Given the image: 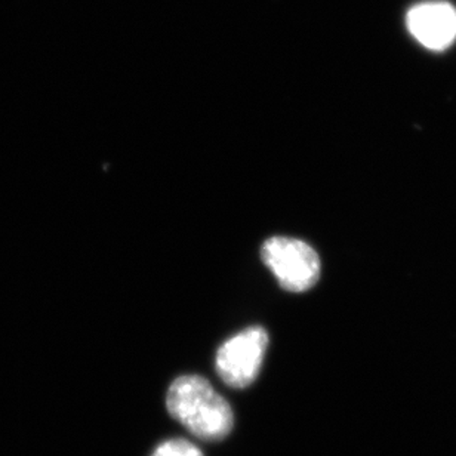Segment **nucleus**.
Here are the masks:
<instances>
[{
  "instance_id": "nucleus-1",
  "label": "nucleus",
  "mask_w": 456,
  "mask_h": 456,
  "mask_svg": "<svg viewBox=\"0 0 456 456\" xmlns=\"http://www.w3.org/2000/svg\"><path fill=\"white\" fill-rule=\"evenodd\" d=\"M167 412L198 439L220 442L232 433L234 415L227 400L205 378L184 375L172 382Z\"/></svg>"
},
{
  "instance_id": "nucleus-2",
  "label": "nucleus",
  "mask_w": 456,
  "mask_h": 456,
  "mask_svg": "<svg viewBox=\"0 0 456 456\" xmlns=\"http://www.w3.org/2000/svg\"><path fill=\"white\" fill-rule=\"evenodd\" d=\"M261 256L281 288L290 292L308 290L321 277L319 255L312 246L298 239L272 237L264 243Z\"/></svg>"
},
{
  "instance_id": "nucleus-3",
  "label": "nucleus",
  "mask_w": 456,
  "mask_h": 456,
  "mask_svg": "<svg viewBox=\"0 0 456 456\" xmlns=\"http://www.w3.org/2000/svg\"><path fill=\"white\" fill-rule=\"evenodd\" d=\"M267 346V330L261 326H252L227 339L216 353L221 379L232 388L250 386L263 368Z\"/></svg>"
},
{
  "instance_id": "nucleus-4",
  "label": "nucleus",
  "mask_w": 456,
  "mask_h": 456,
  "mask_svg": "<svg viewBox=\"0 0 456 456\" xmlns=\"http://www.w3.org/2000/svg\"><path fill=\"white\" fill-rule=\"evenodd\" d=\"M406 24L411 35L431 51H444L456 39V9L446 2L413 6Z\"/></svg>"
},
{
  "instance_id": "nucleus-5",
  "label": "nucleus",
  "mask_w": 456,
  "mask_h": 456,
  "mask_svg": "<svg viewBox=\"0 0 456 456\" xmlns=\"http://www.w3.org/2000/svg\"><path fill=\"white\" fill-rule=\"evenodd\" d=\"M151 456H203V453L189 440L172 439L159 444Z\"/></svg>"
}]
</instances>
